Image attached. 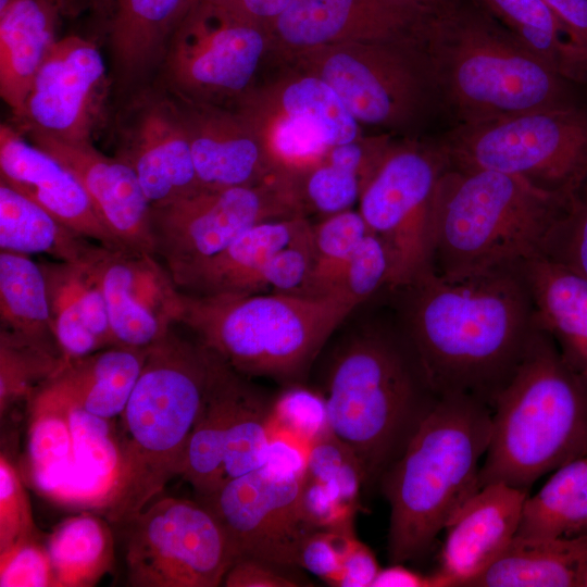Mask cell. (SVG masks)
Wrapping results in <instances>:
<instances>
[{"label": "cell", "mask_w": 587, "mask_h": 587, "mask_svg": "<svg viewBox=\"0 0 587 587\" xmlns=\"http://www.w3.org/2000/svg\"><path fill=\"white\" fill-rule=\"evenodd\" d=\"M523 264L454 280L428 268L390 290L397 326L437 397L492 405L513 376L540 329Z\"/></svg>", "instance_id": "obj_1"}, {"label": "cell", "mask_w": 587, "mask_h": 587, "mask_svg": "<svg viewBox=\"0 0 587 587\" xmlns=\"http://www.w3.org/2000/svg\"><path fill=\"white\" fill-rule=\"evenodd\" d=\"M422 47L450 127L587 102V86L548 67L477 0L434 12Z\"/></svg>", "instance_id": "obj_2"}, {"label": "cell", "mask_w": 587, "mask_h": 587, "mask_svg": "<svg viewBox=\"0 0 587 587\" xmlns=\"http://www.w3.org/2000/svg\"><path fill=\"white\" fill-rule=\"evenodd\" d=\"M212 354L173 328L148 349L120 417V463L102 500L109 522L123 525L180 475L208 389Z\"/></svg>", "instance_id": "obj_3"}, {"label": "cell", "mask_w": 587, "mask_h": 587, "mask_svg": "<svg viewBox=\"0 0 587 587\" xmlns=\"http://www.w3.org/2000/svg\"><path fill=\"white\" fill-rule=\"evenodd\" d=\"M324 397L330 432L357 455L367 486L399 458L438 398L398 326L379 324L335 347Z\"/></svg>", "instance_id": "obj_4"}, {"label": "cell", "mask_w": 587, "mask_h": 587, "mask_svg": "<svg viewBox=\"0 0 587 587\" xmlns=\"http://www.w3.org/2000/svg\"><path fill=\"white\" fill-rule=\"evenodd\" d=\"M489 404L465 395L437 398L379 482L390 505L388 555L425 553L449 520L479 490V461L492 430Z\"/></svg>", "instance_id": "obj_5"}, {"label": "cell", "mask_w": 587, "mask_h": 587, "mask_svg": "<svg viewBox=\"0 0 587 587\" xmlns=\"http://www.w3.org/2000/svg\"><path fill=\"white\" fill-rule=\"evenodd\" d=\"M566 202L514 176L448 166L433 200L429 268L454 280L544 255Z\"/></svg>", "instance_id": "obj_6"}, {"label": "cell", "mask_w": 587, "mask_h": 587, "mask_svg": "<svg viewBox=\"0 0 587 587\" xmlns=\"http://www.w3.org/2000/svg\"><path fill=\"white\" fill-rule=\"evenodd\" d=\"M541 328L496 397L479 488L503 483L528 491L546 473L587 455V389Z\"/></svg>", "instance_id": "obj_7"}, {"label": "cell", "mask_w": 587, "mask_h": 587, "mask_svg": "<svg viewBox=\"0 0 587 587\" xmlns=\"http://www.w3.org/2000/svg\"><path fill=\"white\" fill-rule=\"evenodd\" d=\"M182 297L179 324L233 370L292 383L353 311L332 296L182 291Z\"/></svg>", "instance_id": "obj_8"}, {"label": "cell", "mask_w": 587, "mask_h": 587, "mask_svg": "<svg viewBox=\"0 0 587 587\" xmlns=\"http://www.w3.org/2000/svg\"><path fill=\"white\" fill-rule=\"evenodd\" d=\"M436 140L449 166L503 173L567 201L587 177V102L449 127Z\"/></svg>", "instance_id": "obj_9"}, {"label": "cell", "mask_w": 587, "mask_h": 587, "mask_svg": "<svg viewBox=\"0 0 587 587\" xmlns=\"http://www.w3.org/2000/svg\"><path fill=\"white\" fill-rule=\"evenodd\" d=\"M287 62L329 84L360 125L408 133L439 113L422 40L326 46Z\"/></svg>", "instance_id": "obj_10"}, {"label": "cell", "mask_w": 587, "mask_h": 587, "mask_svg": "<svg viewBox=\"0 0 587 587\" xmlns=\"http://www.w3.org/2000/svg\"><path fill=\"white\" fill-rule=\"evenodd\" d=\"M448 166L436 139L392 140L362 188L359 212L387 249L389 290L429 268L433 200Z\"/></svg>", "instance_id": "obj_11"}, {"label": "cell", "mask_w": 587, "mask_h": 587, "mask_svg": "<svg viewBox=\"0 0 587 587\" xmlns=\"http://www.w3.org/2000/svg\"><path fill=\"white\" fill-rule=\"evenodd\" d=\"M127 580L135 587H216L237 553L199 500L155 498L123 525Z\"/></svg>", "instance_id": "obj_12"}, {"label": "cell", "mask_w": 587, "mask_h": 587, "mask_svg": "<svg viewBox=\"0 0 587 587\" xmlns=\"http://www.w3.org/2000/svg\"><path fill=\"white\" fill-rule=\"evenodd\" d=\"M294 216L305 215L296 186L287 178L275 177L254 186L201 188L151 205L153 252L172 275L215 255L259 223Z\"/></svg>", "instance_id": "obj_13"}, {"label": "cell", "mask_w": 587, "mask_h": 587, "mask_svg": "<svg viewBox=\"0 0 587 587\" xmlns=\"http://www.w3.org/2000/svg\"><path fill=\"white\" fill-rule=\"evenodd\" d=\"M271 53L264 28L233 18L195 0L166 47L167 82L182 100L217 104L240 101Z\"/></svg>", "instance_id": "obj_14"}, {"label": "cell", "mask_w": 587, "mask_h": 587, "mask_svg": "<svg viewBox=\"0 0 587 587\" xmlns=\"http://www.w3.org/2000/svg\"><path fill=\"white\" fill-rule=\"evenodd\" d=\"M304 474L268 464L222 483L198 497L217 519L239 558L292 569L305 537L314 532L304 519Z\"/></svg>", "instance_id": "obj_15"}, {"label": "cell", "mask_w": 587, "mask_h": 587, "mask_svg": "<svg viewBox=\"0 0 587 587\" xmlns=\"http://www.w3.org/2000/svg\"><path fill=\"white\" fill-rule=\"evenodd\" d=\"M107 90L98 45L74 34L57 39L34 79L18 128L66 142H91Z\"/></svg>", "instance_id": "obj_16"}, {"label": "cell", "mask_w": 587, "mask_h": 587, "mask_svg": "<svg viewBox=\"0 0 587 587\" xmlns=\"http://www.w3.org/2000/svg\"><path fill=\"white\" fill-rule=\"evenodd\" d=\"M434 12L408 0H292L268 29L271 53L288 61L326 46L422 40Z\"/></svg>", "instance_id": "obj_17"}, {"label": "cell", "mask_w": 587, "mask_h": 587, "mask_svg": "<svg viewBox=\"0 0 587 587\" xmlns=\"http://www.w3.org/2000/svg\"><path fill=\"white\" fill-rule=\"evenodd\" d=\"M87 260L101 286L116 346L149 349L179 324L182 291L154 254L96 243Z\"/></svg>", "instance_id": "obj_18"}, {"label": "cell", "mask_w": 587, "mask_h": 587, "mask_svg": "<svg viewBox=\"0 0 587 587\" xmlns=\"http://www.w3.org/2000/svg\"><path fill=\"white\" fill-rule=\"evenodd\" d=\"M133 109L117 157L134 170L150 204L201 189L180 103L148 97Z\"/></svg>", "instance_id": "obj_19"}, {"label": "cell", "mask_w": 587, "mask_h": 587, "mask_svg": "<svg viewBox=\"0 0 587 587\" xmlns=\"http://www.w3.org/2000/svg\"><path fill=\"white\" fill-rule=\"evenodd\" d=\"M23 133L75 174L105 226L125 248L154 254L151 204L130 165L117 155H105L91 142H66L39 133Z\"/></svg>", "instance_id": "obj_20"}, {"label": "cell", "mask_w": 587, "mask_h": 587, "mask_svg": "<svg viewBox=\"0 0 587 587\" xmlns=\"http://www.w3.org/2000/svg\"><path fill=\"white\" fill-rule=\"evenodd\" d=\"M0 180L72 230L109 248H125L109 230L75 174L7 123L0 126Z\"/></svg>", "instance_id": "obj_21"}, {"label": "cell", "mask_w": 587, "mask_h": 587, "mask_svg": "<svg viewBox=\"0 0 587 587\" xmlns=\"http://www.w3.org/2000/svg\"><path fill=\"white\" fill-rule=\"evenodd\" d=\"M179 103L201 188L254 186L279 177L260 138L238 111L182 99Z\"/></svg>", "instance_id": "obj_22"}, {"label": "cell", "mask_w": 587, "mask_h": 587, "mask_svg": "<svg viewBox=\"0 0 587 587\" xmlns=\"http://www.w3.org/2000/svg\"><path fill=\"white\" fill-rule=\"evenodd\" d=\"M528 491L488 484L466 500L447 523L440 573L453 586L467 584L510 545L519 529Z\"/></svg>", "instance_id": "obj_23"}, {"label": "cell", "mask_w": 587, "mask_h": 587, "mask_svg": "<svg viewBox=\"0 0 587 587\" xmlns=\"http://www.w3.org/2000/svg\"><path fill=\"white\" fill-rule=\"evenodd\" d=\"M51 329L65 362L116 346L104 296L87 257L42 261Z\"/></svg>", "instance_id": "obj_24"}, {"label": "cell", "mask_w": 587, "mask_h": 587, "mask_svg": "<svg viewBox=\"0 0 587 587\" xmlns=\"http://www.w3.org/2000/svg\"><path fill=\"white\" fill-rule=\"evenodd\" d=\"M310 226L305 216L259 223L215 255L172 277L180 291L190 295L262 294L270 259Z\"/></svg>", "instance_id": "obj_25"}, {"label": "cell", "mask_w": 587, "mask_h": 587, "mask_svg": "<svg viewBox=\"0 0 587 587\" xmlns=\"http://www.w3.org/2000/svg\"><path fill=\"white\" fill-rule=\"evenodd\" d=\"M523 271L540 328L587 380V279L545 255L526 261Z\"/></svg>", "instance_id": "obj_26"}, {"label": "cell", "mask_w": 587, "mask_h": 587, "mask_svg": "<svg viewBox=\"0 0 587 587\" xmlns=\"http://www.w3.org/2000/svg\"><path fill=\"white\" fill-rule=\"evenodd\" d=\"M61 15L52 0H13L0 11V96L16 120L58 39Z\"/></svg>", "instance_id": "obj_27"}, {"label": "cell", "mask_w": 587, "mask_h": 587, "mask_svg": "<svg viewBox=\"0 0 587 587\" xmlns=\"http://www.w3.org/2000/svg\"><path fill=\"white\" fill-rule=\"evenodd\" d=\"M195 0H102L116 70L125 78L145 74L163 60L168 41Z\"/></svg>", "instance_id": "obj_28"}, {"label": "cell", "mask_w": 587, "mask_h": 587, "mask_svg": "<svg viewBox=\"0 0 587 587\" xmlns=\"http://www.w3.org/2000/svg\"><path fill=\"white\" fill-rule=\"evenodd\" d=\"M586 570L587 534L514 536L505 550L467 586L583 587Z\"/></svg>", "instance_id": "obj_29"}, {"label": "cell", "mask_w": 587, "mask_h": 587, "mask_svg": "<svg viewBox=\"0 0 587 587\" xmlns=\"http://www.w3.org/2000/svg\"><path fill=\"white\" fill-rule=\"evenodd\" d=\"M211 354L208 389L187 445L180 473L198 497L211 494L225 480V440L242 378L241 374L217 355Z\"/></svg>", "instance_id": "obj_30"}, {"label": "cell", "mask_w": 587, "mask_h": 587, "mask_svg": "<svg viewBox=\"0 0 587 587\" xmlns=\"http://www.w3.org/2000/svg\"><path fill=\"white\" fill-rule=\"evenodd\" d=\"M148 349L112 346L67 361L51 379L86 411L114 420L123 412Z\"/></svg>", "instance_id": "obj_31"}, {"label": "cell", "mask_w": 587, "mask_h": 587, "mask_svg": "<svg viewBox=\"0 0 587 587\" xmlns=\"http://www.w3.org/2000/svg\"><path fill=\"white\" fill-rule=\"evenodd\" d=\"M548 67L587 86V51L574 45L542 0H477Z\"/></svg>", "instance_id": "obj_32"}, {"label": "cell", "mask_w": 587, "mask_h": 587, "mask_svg": "<svg viewBox=\"0 0 587 587\" xmlns=\"http://www.w3.org/2000/svg\"><path fill=\"white\" fill-rule=\"evenodd\" d=\"M96 242L72 230L46 209L0 180V249L45 253L59 261L84 260Z\"/></svg>", "instance_id": "obj_33"}, {"label": "cell", "mask_w": 587, "mask_h": 587, "mask_svg": "<svg viewBox=\"0 0 587 587\" xmlns=\"http://www.w3.org/2000/svg\"><path fill=\"white\" fill-rule=\"evenodd\" d=\"M28 409L27 459L38 487L48 488L75 465L70 401L51 378L26 401Z\"/></svg>", "instance_id": "obj_34"}, {"label": "cell", "mask_w": 587, "mask_h": 587, "mask_svg": "<svg viewBox=\"0 0 587 587\" xmlns=\"http://www.w3.org/2000/svg\"><path fill=\"white\" fill-rule=\"evenodd\" d=\"M0 322L1 328L60 352L45 275L27 254L0 251Z\"/></svg>", "instance_id": "obj_35"}, {"label": "cell", "mask_w": 587, "mask_h": 587, "mask_svg": "<svg viewBox=\"0 0 587 587\" xmlns=\"http://www.w3.org/2000/svg\"><path fill=\"white\" fill-rule=\"evenodd\" d=\"M57 587L91 586L109 571L113 538L108 524L89 513L68 517L46 544Z\"/></svg>", "instance_id": "obj_36"}, {"label": "cell", "mask_w": 587, "mask_h": 587, "mask_svg": "<svg viewBox=\"0 0 587 587\" xmlns=\"http://www.w3.org/2000/svg\"><path fill=\"white\" fill-rule=\"evenodd\" d=\"M253 93L270 107L315 125L330 148L362 137L361 125L334 88L319 76L295 70L270 91Z\"/></svg>", "instance_id": "obj_37"}, {"label": "cell", "mask_w": 587, "mask_h": 587, "mask_svg": "<svg viewBox=\"0 0 587 587\" xmlns=\"http://www.w3.org/2000/svg\"><path fill=\"white\" fill-rule=\"evenodd\" d=\"M271 407L272 402L241 378L225 440V480L265 464L271 437Z\"/></svg>", "instance_id": "obj_38"}, {"label": "cell", "mask_w": 587, "mask_h": 587, "mask_svg": "<svg viewBox=\"0 0 587 587\" xmlns=\"http://www.w3.org/2000/svg\"><path fill=\"white\" fill-rule=\"evenodd\" d=\"M65 363L53 349L0 328V412L27 401Z\"/></svg>", "instance_id": "obj_39"}, {"label": "cell", "mask_w": 587, "mask_h": 587, "mask_svg": "<svg viewBox=\"0 0 587 587\" xmlns=\"http://www.w3.org/2000/svg\"><path fill=\"white\" fill-rule=\"evenodd\" d=\"M363 216L352 209L327 215L312 225L314 263L305 297H326L346 262L370 233Z\"/></svg>", "instance_id": "obj_40"}, {"label": "cell", "mask_w": 587, "mask_h": 587, "mask_svg": "<svg viewBox=\"0 0 587 587\" xmlns=\"http://www.w3.org/2000/svg\"><path fill=\"white\" fill-rule=\"evenodd\" d=\"M586 483L587 455L558 467L535 496H527L515 536L559 537L560 520Z\"/></svg>", "instance_id": "obj_41"}, {"label": "cell", "mask_w": 587, "mask_h": 587, "mask_svg": "<svg viewBox=\"0 0 587 587\" xmlns=\"http://www.w3.org/2000/svg\"><path fill=\"white\" fill-rule=\"evenodd\" d=\"M68 401L75 465L79 464L89 475L100 477L105 497L113 485L120 463L118 436L112 424L113 420L95 415L70 399Z\"/></svg>", "instance_id": "obj_42"}, {"label": "cell", "mask_w": 587, "mask_h": 587, "mask_svg": "<svg viewBox=\"0 0 587 587\" xmlns=\"http://www.w3.org/2000/svg\"><path fill=\"white\" fill-rule=\"evenodd\" d=\"M389 274L387 249L380 238L370 232L346 262L327 296L354 309L379 288H387Z\"/></svg>", "instance_id": "obj_43"}, {"label": "cell", "mask_w": 587, "mask_h": 587, "mask_svg": "<svg viewBox=\"0 0 587 587\" xmlns=\"http://www.w3.org/2000/svg\"><path fill=\"white\" fill-rule=\"evenodd\" d=\"M304 475L359 505L360 489L365 485L362 466L353 451L332 432L311 442Z\"/></svg>", "instance_id": "obj_44"}, {"label": "cell", "mask_w": 587, "mask_h": 587, "mask_svg": "<svg viewBox=\"0 0 587 587\" xmlns=\"http://www.w3.org/2000/svg\"><path fill=\"white\" fill-rule=\"evenodd\" d=\"M295 183L304 215L308 211L327 216L349 210L359 200L363 187L355 174L325 161L295 179Z\"/></svg>", "instance_id": "obj_45"}, {"label": "cell", "mask_w": 587, "mask_h": 587, "mask_svg": "<svg viewBox=\"0 0 587 587\" xmlns=\"http://www.w3.org/2000/svg\"><path fill=\"white\" fill-rule=\"evenodd\" d=\"M544 255L587 279V177L569 198L548 237Z\"/></svg>", "instance_id": "obj_46"}, {"label": "cell", "mask_w": 587, "mask_h": 587, "mask_svg": "<svg viewBox=\"0 0 587 587\" xmlns=\"http://www.w3.org/2000/svg\"><path fill=\"white\" fill-rule=\"evenodd\" d=\"M270 428L285 430L311 445L330 432L325 397L302 386H290L272 401Z\"/></svg>", "instance_id": "obj_47"}, {"label": "cell", "mask_w": 587, "mask_h": 587, "mask_svg": "<svg viewBox=\"0 0 587 587\" xmlns=\"http://www.w3.org/2000/svg\"><path fill=\"white\" fill-rule=\"evenodd\" d=\"M39 538L30 502L13 463L0 455V554L16 545Z\"/></svg>", "instance_id": "obj_48"}, {"label": "cell", "mask_w": 587, "mask_h": 587, "mask_svg": "<svg viewBox=\"0 0 587 587\" xmlns=\"http://www.w3.org/2000/svg\"><path fill=\"white\" fill-rule=\"evenodd\" d=\"M1 587H55L47 547L38 538L23 541L0 554Z\"/></svg>", "instance_id": "obj_49"}, {"label": "cell", "mask_w": 587, "mask_h": 587, "mask_svg": "<svg viewBox=\"0 0 587 587\" xmlns=\"http://www.w3.org/2000/svg\"><path fill=\"white\" fill-rule=\"evenodd\" d=\"M354 532L316 529L302 541L297 564L330 586L340 578L344 554Z\"/></svg>", "instance_id": "obj_50"}, {"label": "cell", "mask_w": 587, "mask_h": 587, "mask_svg": "<svg viewBox=\"0 0 587 587\" xmlns=\"http://www.w3.org/2000/svg\"><path fill=\"white\" fill-rule=\"evenodd\" d=\"M302 512L314 529L353 532V519L358 505L341 498L325 484L308 478L301 494Z\"/></svg>", "instance_id": "obj_51"}, {"label": "cell", "mask_w": 587, "mask_h": 587, "mask_svg": "<svg viewBox=\"0 0 587 587\" xmlns=\"http://www.w3.org/2000/svg\"><path fill=\"white\" fill-rule=\"evenodd\" d=\"M286 570L262 560L239 558L225 574L222 585L226 587H294L302 585L287 574Z\"/></svg>", "instance_id": "obj_52"}, {"label": "cell", "mask_w": 587, "mask_h": 587, "mask_svg": "<svg viewBox=\"0 0 587 587\" xmlns=\"http://www.w3.org/2000/svg\"><path fill=\"white\" fill-rule=\"evenodd\" d=\"M211 8L241 22L268 32L274 21L292 0H199Z\"/></svg>", "instance_id": "obj_53"}, {"label": "cell", "mask_w": 587, "mask_h": 587, "mask_svg": "<svg viewBox=\"0 0 587 587\" xmlns=\"http://www.w3.org/2000/svg\"><path fill=\"white\" fill-rule=\"evenodd\" d=\"M379 570L373 551L353 536L344 554L338 587H372Z\"/></svg>", "instance_id": "obj_54"}, {"label": "cell", "mask_w": 587, "mask_h": 587, "mask_svg": "<svg viewBox=\"0 0 587 587\" xmlns=\"http://www.w3.org/2000/svg\"><path fill=\"white\" fill-rule=\"evenodd\" d=\"M565 28L569 39L587 51V0H542Z\"/></svg>", "instance_id": "obj_55"}, {"label": "cell", "mask_w": 587, "mask_h": 587, "mask_svg": "<svg viewBox=\"0 0 587 587\" xmlns=\"http://www.w3.org/2000/svg\"><path fill=\"white\" fill-rule=\"evenodd\" d=\"M372 587H451L448 578L440 572L424 575L412 571L402 563L380 569Z\"/></svg>", "instance_id": "obj_56"}, {"label": "cell", "mask_w": 587, "mask_h": 587, "mask_svg": "<svg viewBox=\"0 0 587 587\" xmlns=\"http://www.w3.org/2000/svg\"><path fill=\"white\" fill-rule=\"evenodd\" d=\"M587 523V483L578 491L563 513L559 526L558 536H575Z\"/></svg>", "instance_id": "obj_57"}, {"label": "cell", "mask_w": 587, "mask_h": 587, "mask_svg": "<svg viewBox=\"0 0 587 587\" xmlns=\"http://www.w3.org/2000/svg\"><path fill=\"white\" fill-rule=\"evenodd\" d=\"M62 15L75 16L87 9L98 11L101 0H52Z\"/></svg>", "instance_id": "obj_58"}, {"label": "cell", "mask_w": 587, "mask_h": 587, "mask_svg": "<svg viewBox=\"0 0 587 587\" xmlns=\"http://www.w3.org/2000/svg\"><path fill=\"white\" fill-rule=\"evenodd\" d=\"M408 1H411L415 4L422 5L424 8H427L437 12L449 7L455 0H408Z\"/></svg>", "instance_id": "obj_59"}, {"label": "cell", "mask_w": 587, "mask_h": 587, "mask_svg": "<svg viewBox=\"0 0 587 587\" xmlns=\"http://www.w3.org/2000/svg\"><path fill=\"white\" fill-rule=\"evenodd\" d=\"M13 0H0V11L4 10Z\"/></svg>", "instance_id": "obj_60"}, {"label": "cell", "mask_w": 587, "mask_h": 587, "mask_svg": "<svg viewBox=\"0 0 587 587\" xmlns=\"http://www.w3.org/2000/svg\"><path fill=\"white\" fill-rule=\"evenodd\" d=\"M579 534H587V523H586V525L580 529Z\"/></svg>", "instance_id": "obj_61"}]
</instances>
